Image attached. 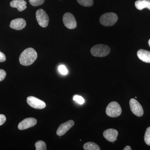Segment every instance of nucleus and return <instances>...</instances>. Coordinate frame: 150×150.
<instances>
[{
  "instance_id": "obj_1",
  "label": "nucleus",
  "mask_w": 150,
  "mask_h": 150,
  "mask_svg": "<svg viewBox=\"0 0 150 150\" xmlns=\"http://www.w3.org/2000/svg\"><path fill=\"white\" fill-rule=\"evenodd\" d=\"M37 58V54L32 48H26L23 51L19 57L20 63L22 65L28 66L32 64Z\"/></svg>"
},
{
  "instance_id": "obj_2",
  "label": "nucleus",
  "mask_w": 150,
  "mask_h": 150,
  "mask_svg": "<svg viewBox=\"0 0 150 150\" xmlns=\"http://www.w3.org/2000/svg\"><path fill=\"white\" fill-rule=\"evenodd\" d=\"M110 47L104 44H97L93 46L91 50L93 56L98 57L107 56L110 53Z\"/></svg>"
},
{
  "instance_id": "obj_3",
  "label": "nucleus",
  "mask_w": 150,
  "mask_h": 150,
  "mask_svg": "<svg viewBox=\"0 0 150 150\" xmlns=\"http://www.w3.org/2000/svg\"><path fill=\"white\" fill-rule=\"evenodd\" d=\"M118 17L117 14L113 13H106L100 18V22L103 25L110 26L117 22Z\"/></svg>"
},
{
  "instance_id": "obj_4",
  "label": "nucleus",
  "mask_w": 150,
  "mask_h": 150,
  "mask_svg": "<svg viewBox=\"0 0 150 150\" xmlns=\"http://www.w3.org/2000/svg\"><path fill=\"white\" fill-rule=\"evenodd\" d=\"M105 112L108 116L115 118L121 115L122 109L119 103L115 101H112L108 105Z\"/></svg>"
},
{
  "instance_id": "obj_5",
  "label": "nucleus",
  "mask_w": 150,
  "mask_h": 150,
  "mask_svg": "<svg viewBox=\"0 0 150 150\" xmlns=\"http://www.w3.org/2000/svg\"><path fill=\"white\" fill-rule=\"evenodd\" d=\"M36 18L38 24L41 27H47L49 23V18L47 14L42 9L37 10L36 12Z\"/></svg>"
},
{
  "instance_id": "obj_6",
  "label": "nucleus",
  "mask_w": 150,
  "mask_h": 150,
  "mask_svg": "<svg viewBox=\"0 0 150 150\" xmlns=\"http://www.w3.org/2000/svg\"><path fill=\"white\" fill-rule=\"evenodd\" d=\"M63 22L65 26L69 29H74L77 26V22L74 16L71 13H67L63 17Z\"/></svg>"
},
{
  "instance_id": "obj_7",
  "label": "nucleus",
  "mask_w": 150,
  "mask_h": 150,
  "mask_svg": "<svg viewBox=\"0 0 150 150\" xmlns=\"http://www.w3.org/2000/svg\"><path fill=\"white\" fill-rule=\"evenodd\" d=\"M130 107L132 112L138 117H141L144 114V112L139 103L134 98H131L129 102Z\"/></svg>"
},
{
  "instance_id": "obj_8",
  "label": "nucleus",
  "mask_w": 150,
  "mask_h": 150,
  "mask_svg": "<svg viewBox=\"0 0 150 150\" xmlns=\"http://www.w3.org/2000/svg\"><path fill=\"white\" fill-rule=\"evenodd\" d=\"M28 104L35 109H42L46 106L45 103L34 96H29L27 98Z\"/></svg>"
},
{
  "instance_id": "obj_9",
  "label": "nucleus",
  "mask_w": 150,
  "mask_h": 150,
  "mask_svg": "<svg viewBox=\"0 0 150 150\" xmlns=\"http://www.w3.org/2000/svg\"><path fill=\"white\" fill-rule=\"evenodd\" d=\"M74 125V122L73 120H69L64 123L61 124L59 126L56 134L58 136H62L64 135Z\"/></svg>"
},
{
  "instance_id": "obj_10",
  "label": "nucleus",
  "mask_w": 150,
  "mask_h": 150,
  "mask_svg": "<svg viewBox=\"0 0 150 150\" xmlns=\"http://www.w3.org/2000/svg\"><path fill=\"white\" fill-rule=\"evenodd\" d=\"M37 123V120L35 118H25L18 124V129L20 130H25L33 127Z\"/></svg>"
},
{
  "instance_id": "obj_11",
  "label": "nucleus",
  "mask_w": 150,
  "mask_h": 150,
  "mask_svg": "<svg viewBox=\"0 0 150 150\" xmlns=\"http://www.w3.org/2000/svg\"><path fill=\"white\" fill-rule=\"evenodd\" d=\"M103 136L108 142H113L117 139L118 132L117 130L114 129H107L103 132Z\"/></svg>"
},
{
  "instance_id": "obj_12",
  "label": "nucleus",
  "mask_w": 150,
  "mask_h": 150,
  "mask_svg": "<svg viewBox=\"0 0 150 150\" xmlns=\"http://www.w3.org/2000/svg\"><path fill=\"white\" fill-rule=\"evenodd\" d=\"M26 24V21L24 19L18 18L12 21L10 24V26L13 29L21 30L25 27Z\"/></svg>"
},
{
  "instance_id": "obj_13",
  "label": "nucleus",
  "mask_w": 150,
  "mask_h": 150,
  "mask_svg": "<svg viewBox=\"0 0 150 150\" xmlns=\"http://www.w3.org/2000/svg\"><path fill=\"white\" fill-rule=\"evenodd\" d=\"M27 3L24 0H13L10 5L11 7L17 8L19 11H22L27 8Z\"/></svg>"
},
{
  "instance_id": "obj_14",
  "label": "nucleus",
  "mask_w": 150,
  "mask_h": 150,
  "mask_svg": "<svg viewBox=\"0 0 150 150\" xmlns=\"http://www.w3.org/2000/svg\"><path fill=\"white\" fill-rule=\"evenodd\" d=\"M137 56L140 60L145 63H150V51L140 49L137 52Z\"/></svg>"
},
{
  "instance_id": "obj_15",
  "label": "nucleus",
  "mask_w": 150,
  "mask_h": 150,
  "mask_svg": "<svg viewBox=\"0 0 150 150\" xmlns=\"http://www.w3.org/2000/svg\"><path fill=\"white\" fill-rule=\"evenodd\" d=\"M135 5L136 8L139 10L145 8L150 10V0H138L135 2Z\"/></svg>"
},
{
  "instance_id": "obj_16",
  "label": "nucleus",
  "mask_w": 150,
  "mask_h": 150,
  "mask_svg": "<svg viewBox=\"0 0 150 150\" xmlns=\"http://www.w3.org/2000/svg\"><path fill=\"white\" fill-rule=\"evenodd\" d=\"M84 149L85 150H100V148L96 143L89 142L86 143L83 145Z\"/></svg>"
},
{
  "instance_id": "obj_17",
  "label": "nucleus",
  "mask_w": 150,
  "mask_h": 150,
  "mask_svg": "<svg viewBox=\"0 0 150 150\" xmlns=\"http://www.w3.org/2000/svg\"><path fill=\"white\" fill-rule=\"evenodd\" d=\"M35 149L36 150H46V143L42 141H38L35 143Z\"/></svg>"
},
{
  "instance_id": "obj_18",
  "label": "nucleus",
  "mask_w": 150,
  "mask_h": 150,
  "mask_svg": "<svg viewBox=\"0 0 150 150\" xmlns=\"http://www.w3.org/2000/svg\"><path fill=\"white\" fill-rule=\"evenodd\" d=\"M77 1L79 4L83 6H91L93 4V0H77Z\"/></svg>"
},
{
  "instance_id": "obj_19",
  "label": "nucleus",
  "mask_w": 150,
  "mask_h": 150,
  "mask_svg": "<svg viewBox=\"0 0 150 150\" xmlns=\"http://www.w3.org/2000/svg\"><path fill=\"white\" fill-rule=\"evenodd\" d=\"M144 138L146 144L148 146H150V127L146 129Z\"/></svg>"
},
{
  "instance_id": "obj_20",
  "label": "nucleus",
  "mask_w": 150,
  "mask_h": 150,
  "mask_svg": "<svg viewBox=\"0 0 150 150\" xmlns=\"http://www.w3.org/2000/svg\"><path fill=\"white\" fill-rule=\"evenodd\" d=\"M45 0H29L30 4L34 6H37L43 4Z\"/></svg>"
},
{
  "instance_id": "obj_21",
  "label": "nucleus",
  "mask_w": 150,
  "mask_h": 150,
  "mask_svg": "<svg viewBox=\"0 0 150 150\" xmlns=\"http://www.w3.org/2000/svg\"><path fill=\"white\" fill-rule=\"evenodd\" d=\"M73 100L81 105L83 104L85 102V100L83 98L82 96H74L73 97Z\"/></svg>"
},
{
  "instance_id": "obj_22",
  "label": "nucleus",
  "mask_w": 150,
  "mask_h": 150,
  "mask_svg": "<svg viewBox=\"0 0 150 150\" xmlns=\"http://www.w3.org/2000/svg\"><path fill=\"white\" fill-rule=\"evenodd\" d=\"M59 71L62 75H67L68 74V70L64 65H61L59 67Z\"/></svg>"
},
{
  "instance_id": "obj_23",
  "label": "nucleus",
  "mask_w": 150,
  "mask_h": 150,
  "mask_svg": "<svg viewBox=\"0 0 150 150\" xmlns=\"http://www.w3.org/2000/svg\"><path fill=\"white\" fill-rule=\"evenodd\" d=\"M6 75L5 71L2 69H0V81H1L4 79Z\"/></svg>"
},
{
  "instance_id": "obj_24",
  "label": "nucleus",
  "mask_w": 150,
  "mask_h": 150,
  "mask_svg": "<svg viewBox=\"0 0 150 150\" xmlns=\"http://www.w3.org/2000/svg\"><path fill=\"white\" fill-rule=\"evenodd\" d=\"M6 118L5 115L3 114H0V126L2 125L6 122Z\"/></svg>"
},
{
  "instance_id": "obj_25",
  "label": "nucleus",
  "mask_w": 150,
  "mask_h": 150,
  "mask_svg": "<svg viewBox=\"0 0 150 150\" xmlns=\"http://www.w3.org/2000/svg\"><path fill=\"white\" fill-rule=\"evenodd\" d=\"M6 60V57L4 53L0 51V62H4Z\"/></svg>"
},
{
  "instance_id": "obj_26",
  "label": "nucleus",
  "mask_w": 150,
  "mask_h": 150,
  "mask_svg": "<svg viewBox=\"0 0 150 150\" xmlns=\"http://www.w3.org/2000/svg\"><path fill=\"white\" fill-rule=\"evenodd\" d=\"M123 150H132V149H131V147L130 146H126V147H125V148L123 149Z\"/></svg>"
},
{
  "instance_id": "obj_27",
  "label": "nucleus",
  "mask_w": 150,
  "mask_h": 150,
  "mask_svg": "<svg viewBox=\"0 0 150 150\" xmlns=\"http://www.w3.org/2000/svg\"><path fill=\"white\" fill-rule=\"evenodd\" d=\"M149 46L150 47V39H149Z\"/></svg>"
}]
</instances>
